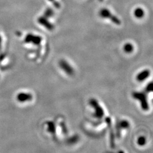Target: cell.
I'll return each instance as SVG.
<instances>
[{
  "mask_svg": "<svg viewBox=\"0 0 153 153\" xmlns=\"http://www.w3.org/2000/svg\"><path fill=\"white\" fill-rule=\"evenodd\" d=\"M132 97L140 102L141 107L143 111H148L149 109V105L148 103L147 96L145 93L143 92H133Z\"/></svg>",
  "mask_w": 153,
  "mask_h": 153,
  "instance_id": "6da1fadb",
  "label": "cell"
},
{
  "mask_svg": "<svg viewBox=\"0 0 153 153\" xmlns=\"http://www.w3.org/2000/svg\"><path fill=\"white\" fill-rule=\"evenodd\" d=\"M89 104L93 107L95 110L94 117L100 119H102L104 115V109L99 104L98 102L95 99H91L89 101Z\"/></svg>",
  "mask_w": 153,
  "mask_h": 153,
  "instance_id": "7a4b0ae2",
  "label": "cell"
},
{
  "mask_svg": "<svg viewBox=\"0 0 153 153\" xmlns=\"http://www.w3.org/2000/svg\"><path fill=\"white\" fill-rule=\"evenodd\" d=\"M100 15L102 18H108L116 25H120L121 24L120 21L117 18H116L114 15H112L111 13V12L107 9H102L100 12Z\"/></svg>",
  "mask_w": 153,
  "mask_h": 153,
  "instance_id": "3957f363",
  "label": "cell"
},
{
  "mask_svg": "<svg viewBox=\"0 0 153 153\" xmlns=\"http://www.w3.org/2000/svg\"><path fill=\"white\" fill-rule=\"evenodd\" d=\"M59 65L61 69L67 74L68 75L71 76L74 74V69L66 61L61 60L59 62Z\"/></svg>",
  "mask_w": 153,
  "mask_h": 153,
  "instance_id": "277c9868",
  "label": "cell"
},
{
  "mask_svg": "<svg viewBox=\"0 0 153 153\" xmlns=\"http://www.w3.org/2000/svg\"><path fill=\"white\" fill-rule=\"evenodd\" d=\"M130 126V124L128 121L123 120L117 123L116 125V130H117V137H119L120 135V130L123 129H128Z\"/></svg>",
  "mask_w": 153,
  "mask_h": 153,
  "instance_id": "5b68a950",
  "label": "cell"
},
{
  "mask_svg": "<svg viewBox=\"0 0 153 153\" xmlns=\"http://www.w3.org/2000/svg\"><path fill=\"white\" fill-rule=\"evenodd\" d=\"M150 74V71L148 69H145L139 73L136 76V79L138 82H143L146 80Z\"/></svg>",
  "mask_w": 153,
  "mask_h": 153,
  "instance_id": "8992f818",
  "label": "cell"
},
{
  "mask_svg": "<svg viewBox=\"0 0 153 153\" xmlns=\"http://www.w3.org/2000/svg\"><path fill=\"white\" fill-rule=\"evenodd\" d=\"M39 22L42 25H43L44 27L46 28L47 29L49 30H53L54 28V26L50 22H48V21L45 18V16H43L40 18H39Z\"/></svg>",
  "mask_w": 153,
  "mask_h": 153,
  "instance_id": "52a82bcc",
  "label": "cell"
},
{
  "mask_svg": "<svg viewBox=\"0 0 153 153\" xmlns=\"http://www.w3.org/2000/svg\"><path fill=\"white\" fill-rule=\"evenodd\" d=\"M26 40H27V42H32L35 45H39L40 44L42 40V38L39 36L30 35V36H28Z\"/></svg>",
  "mask_w": 153,
  "mask_h": 153,
  "instance_id": "ba28073f",
  "label": "cell"
},
{
  "mask_svg": "<svg viewBox=\"0 0 153 153\" xmlns=\"http://www.w3.org/2000/svg\"><path fill=\"white\" fill-rule=\"evenodd\" d=\"M32 98H33V96L30 94H28V93H21L18 95L19 100L22 102L31 100L32 99Z\"/></svg>",
  "mask_w": 153,
  "mask_h": 153,
  "instance_id": "9c48e42d",
  "label": "cell"
},
{
  "mask_svg": "<svg viewBox=\"0 0 153 153\" xmlns=\"http://www.w3.org/2000/svg\"><path fill=\"white\" fill-rule=\"evenodd\" d=\"M47 131L52 134H55L56 133V126L53 122L49 121L47 123Z\"/></svg>",
  "mask_w": 153,
  "mask_h": 153,
  "instance_id": "30bf717a",
  "label": "cell"
},
{
  "mask_svg": "<svg viewBox=\"0 0 153 153\" xmlns=\"http://www.w3.org/2000/svg\"><path fill=\"white\" fill-rule=\"evenodd\" d=\"M123 49H124L125 52L127 53H131L133 51L134 47L131 43H127L124 45Z\"/></svg>",
  "mask_w": 153,
  "mask_h": 153,
  "instance_id": "8fae6325",
  "label": "cell"
},
{
  "mask_svg": "<svg viewBox=\"0 0 153 153\" xmlns=\"http://www.w3.org/2000/svg\"><path fill=\"white\" fill-rule=\"evenodd\" d=\"M134 14L137 18H141L144 16V11L141 8H138L134 10Z\"/></svg>",
  "mask_w": 153,
  "mask_h": 153,
  "instance_id": "7c38bea8",
  "label": "cell"
},
{
  "mask_svg": "<svg viewBox=\"0 0 153 153\" xmlns=\"http://www.w3.org/2000/svg\"><path fill=\"white\" fill-rule=\"evenodd\" d=\"M146 138L143 136H141V137H139L137 140V143L140 146H144L146 144Z\"/></svg>",
  "mask_w": 153,
  "mask_h": 153,
  "instance_id": "4fadbf2b",
  "label": "cell"
},
{
  "mask_svg": "<svg viewBox=\"0 0 153 153\" xmlns=\"http://www.w3.org/2000/svg\"><path fill=\"white\" fill-rule=\"evenodd\" d=\"M153 91V84L152 82L149 83L146 87L145 88V91L146 93H150Z\"/></svg>",
  "mask_w": 153,
  "mask_h": 153,
  "instance_id": "5bb4252c",
  "label": "cell"
},
{
  "mask_svg": "<svg viewBox=\"0 0 153 153\" xmlns=\"http://www.w3.org/2000/svg\"><path fill=\"white\" fill-rule=\"evenodd\" d=\"M49 1H51V2H53V4H54V5L56 7H60V4H59V2H56L55 0H49Z\"/></svg>",
  "mask_w": 153,
  "mask_h": 153,
  "instance_id": "9a60e30c",
  "label": "cell"
}]
</instances>
